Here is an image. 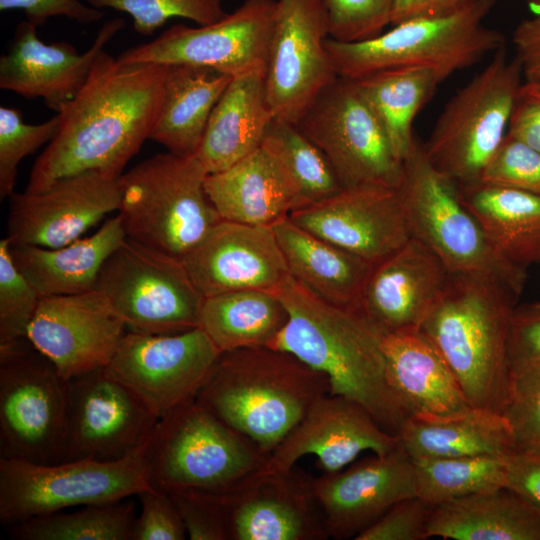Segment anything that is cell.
Masks as SVG:
<instances>
[{
	"label": "cell",
	"mask_w": 540,
	"mask_h": 540,
	"mask_svg": "<svg viewBox=\"0 0 540 540\" xmlns=\"http://www.w3.org/2000/svg\"><path fill=\"white\" fill-rule=\"evenodd\" d=\"M207 175L195 155L168 151L123 173L118 215L126 237L181 260L222 220Z\"/></svg>",
	"instance_id": "obj_6"
},
{
	"label": "cell",
	"mask_w": 540,
	"mask_h": 540,
	"mask_svg": "<svg viewBox=\"0 0 540 540\" xmlns=\"http://www.w3.org/2000/svg\"><path fill=\"white\" fill-rule=\"evenodd\" d=\"M168 67L124 63L100 52L80 91L56 113V134L35 161L24 191L42 192L88 171L121 176L149 139Z\"/></svg>",
	"instance_id": "obj_1"
},
{
	"label": "cell",
	"mask_w": 540,
	"mask_h": 540,
	"mask_svg": "<svg viewBox=\"0 0 540 540\" xmlns=\"http://www.w3.org/2000/svg\"><path fill=\"white\" fill-rule=\"evenodd\" d=\"M96 289L128 331L175 334L200 325L205 297L182 260L127 237L104 263Z\"/></svg>",
	"instance_id": "obj_11"
},
{
	"label": "cell",
	"mask_w": 540,
	"mask_h": 540,
	"mask_svg": "<svg viewBox=\"0 0 540 540\" xmlns=\"http://www.w3.org/2000/svg\"><path fill=\"white\" fill-rule=\"evenodd\" d=\"M69 381L29 340L0 348V458L60 462Z\"/></svg>",
	"instance_id": "obj_12"
},
{
	"label": "cell",
	"mask_w": 540,
	"mask_h": 540,
	"mask_svg": "<svg viewBox=\"0 0 540 540\" xmlns=\"http://www.w3.org/2000/svg\"><path fill=\"white\" fill-rule=\"evenodd\" d=\"M412 459L491 456L516 452L506 419L497 410L468 406L442 415L408 416L397 433Z\"/></svg>",
	"instance_id": "obj_29"
},
{
	"label": "cell",
	"mask_w": 540,
	"mask_h": 540,
	"mask_svg": "<svg viewBox=\"0 0 540 540\" xmlns=\"http://www.w3.org/2000/svg\"><path fill=\"white\" fill-rule=\"evenodd\" d=\"M400 443V442H399ZM328 536L355 539L395 503L416 496L413 459L399 445L313 480Z\"/></svg>",
	"instance_id": "obj_23"
},
{
	"label": "cell",
	"mask_w": 540,
	"mask_h": 540,
	"mask_svg": "<svg viewBox=\"0 0 540 540\" xmlns=\"http://www.w3.org/2000/svg\"><path fill=\"white\" fill-rule=\"evenodd\" d=\"M310 475L255 472L229 489L211 492L228 540H323L329 538Z\"/></svg>",
	"instance_id": "obj_17"
},
{
	"label": "cell",
	"mask_w": 540,
	"mask_h": 540,
	"mask_svg": "<svg viewBox=\"0 0 540 540\" xmlns=\"http://www.w3.org/2000/svg\"><path fill=\"white\" fill-rule=\"evenodd\" d=\"M428 537L540 540V510L506 487L432 506Z\"/></svg>",
	"instance_id": "obj_32"
},
{
	"label": "cell",
	"mask_w": 540,
	"mask_h": 540,
	"mask_svg": "<svg viewBox=\"0 0 540 540\" xmlns=\"http://www.w3.org/2000/svg\"><path fill=\"white\" fill-rule=\"evenodd\" d=\"M275 11L276 0H245L213 23L173 25L117 58L124 63L201 66L232 77L265 69Z\"/></svg>",
	"instance_id": "obj_14"
},
{
	"label": "cell",
	"mask_w": 540,
	"mask_h": 540,
	"mask_svg": "<svg viewBox=\"0 0 540 540\" xmlns=\"http://www.w3.org/2000/svg\"><path fill=\"white\" fill-rule=\"evenodd\" d=\"M399 445L398 436L386 432L359 403L328 393L313 404L258 472H288L300 458L314 455L323 473H332L363 451L384 455Z\"/></svg>",
	"instance_id": "obj_22"
},
{
	"label": "cell",
	"mask_w": 540,
	"mask_h": 540,
	"mask_svg": "<svg viewBox=\"0 0 540 540\" xmlns=\"http://www.w3.org/2000/svg\"><path fill=\"white\" fill-rule=\"evenodd\" d=\"M261 146L288 185L292 212L319 203L343 188L323 152L296 124L274 119Z\"/></svg>",
	"instance_id": "obj_38"
},
{
	"label": "cell",
	"mask_w": 540,
	"mask_h": 540,
	"mask_svg": "<svg viewBox=\"0 0 540 540\" xmlns=\"http://www.w3.org/2000/svg\"><path fill=\"white\" fill-rule=\"evenodd\" d=\"M512 38L523 81L540 87V13L522 20Z\"/></svg>",
	"instance_id": "obj_54"
},
{
	"label": "cell",
	"mask_w": 540,
	"mask_h": 540,
	"mask_svg": "<svg viewBox=\"0 0 540 540\" xmlns=\"http://www.w3.org/2000/svg\"><path fill=\"white\" fill-rule=\"evenodd\" d=\"M416 496L434 506L506 486L507 457L413 459Z\"/></svg>",
	"instance_id": "obj_40"
},
{
	"label": "cell",
	"mask_w": 540,
	"mask_h": 540,
	"mask_svg": "<svg viewBox=\"0 0 540 540\" xmlns=\"http://www.w3.org/2000/svg\"><path fill=\"white\" fill-rule=\"evenodd\" d=\"M20 9L26 20L35 26L43 25L51 17L62 16L82 24L101 20V9L81 0H0V10Z\"/></svg>",
	"instance_id": "obj_51"
},
{
	"label": "cell",
	"mask_w": 540,
	"mask_h": 540,
	"mask_svg": "<svg viewBox=\"0 0 540 540\" xmlns=\"http://www.w3.org/2000/svg\"><path fill=\"white\" fill-rule=\"evenodd\" d=\"M273 120L265 69L234 76L210 114L195 156L208 174L221 172L260 148Z\"/></svg>",
	"instance_id": "obj_27"
},
{
	"label": "cell",
	"mask_w": 540,
	"mask_h": 540,
	"mask_svg": "<svg viewBox=\"0 0 540 540\" xmlns=\"http://www.w3.org/2000/svg\"><path fill=\"white\" fill-rule=\"evenodd\" d=\"M120 176L88 171L62 178L38 193H12L11 245L58 248L79 238L108 213L118 211Z\"/></svg>",
	"instance_id": "obj_21"
},
{
	"label": "cell",
	"mask_w": 540,
	"mask_h": 540,
	"mask_svg": "<svg viewBox=\"0 0 540 540\" xmlns=\"http://www.w3.org/2000/svg\"><path fill=\"white\" fill-rule=\"evenodd\" d=\"M205 190L222 220L272 226L293 210L288 185L262 146L231 167L208 174Z\"/></svg>",
	"instance_id": "obj_33"
},
{
	"label": "cell",
	"mask_w": 540,
	"mask_h": 540,
	"mask_svg": "<svg viewBox=\"0 0 540 540\" xmlns=\"http://www.w3.org/2000/svg\"><path fill=\"white\" fill-rule=\"evenodd\" d=\"M181 260L204 297L274 291L289 276L272 226L220 220Z\"/></svg>",
	"instance_id": "obj_24"
},
{
	"label": "cell",
	"mask_w": 540,
	"mask_h": 540,
	"mask_svg": "<svg viewBox=\"0 0 540 540\" xmlns=\"http://www.w3.org/2000/svg\"><path fill=\"white\" fill-rule=\"evenodd\" d=\"M136 505L131 500L82 506L9 526L18 540H132Z\"/></svg>",
	"instance_id": "obj_39"
},
{
	"label": "cell",
	"mask_w": 540,
	"mask_h": 540,
	"mask_svg": "<svg viewBox=\"0 0 540 540\" xmlns=\"http://www.w3.org/2000/svg\"><path fill=\"white\" fill-rule=\"evenodd\" d=\"M473 0H393L391 26L417 19L451 14Z\"/></svg>",
	"instance_id": "obj_55"
},
{
	"label": "cell",
	"mask_w": 540,
	"mask_h": 540,
	"mask_svg": "<svg viewBox=\"0 0 540 540\" xmlns=\"http://www.w3.org/2000/svg\"><path fill=\"white\" fill-rule=\"evenodd\" d=\"M329 391L323 373L262 346L220 353L196 399L269 456Z\"/></svg>",
	"instance_id": "obj_3"
},
{
	"label": "cell",
	"mask_w": 540,
	"mask_h": 540,
	"mask_svg": "<svg viewBox=\"0 0 540 540\" xmlns=\"http://www.w3.org/2000/svg\"><path fill=\"white\" fill-rule=\"evenodd\" d=\"M306 231L375 265L405 245L412 232L399 188L358 185L293 211Z\"/></svg>",
	"instance_id": "obj_20"
},
{
	"label": "cell",
	"mask_w": 540,
	"mask_h": 540,
	"mask_svg": "<svg viewBox=\"0 0 540 540\" xmlns=\"http://www.w3.org/2000/svg\"><path fill=\"white\" fill-rule=\"evenodd\" d=\"M232 76L192 65L168 67L149 139L177 155H195L210 114Z\"/></svg>",
	"instance_id": "obj_35"
},
{
	"label": "cell",
	"mask_w": 540,
	"mask_h": 540,
	"mask_svg": "<svg viewBox=\"0 0 540 540\" xmlns=\"http://www.w3.org/2000/svg\"><path fill=\"white\" fill-rule=\"evenodd\" d=\"M388 380L408 415H442L471 406L448 364L420 330L384 335Z\"/></svg>",
	"instance_id": "obj_28"
},
{
	"label": "cell",
	"mask_w": 540,
	"mask_h": 540,
	"mask_svg": "<svg viewBox=\"0 0 540 540\" xmlns=\"http://www.w3.org/2000/svg\"><path fill=\"white\" fill-rule=\"evenodd\" d=\"M444 78L434 70L398 68L354 80L381 123L393 151L404 161L415 144V117Z\"/></svg>",
	"instance_id": "obj_37"
},
{
	"label": "cell",
	"mask_w": 540,
	"mask_h": 540,
	"mask_svg": "<svg viewBox=\"0 0 540 540\" xmlns=\"http://www.w3.org/2000/svg\"><path fill=\"white\" fill-rule=\"evenodd\" d=\"M493 249L525 269L540 260V195L483 182L458 186Z\"/></svg>",
	"instance_id": "obj_34"
},
{
	"label": "cell",
	"mask_w": 540,
	"mask_h": 540,
	"mask_svg": "<svg viewBox=\"0 0 540 540\" xmlns=\"http://www.w3.org/2000/svg\"><path fill=\"white\" fill-rule=\"evenodd\" d=\"M323 152L343 188H399L403 162L354 80L338 76L296 124Z\"/></svg>",
	"instance_id": "obj_13"
},
{
	"label": "cell",
	"mask_w": 540,
	"mask_h": 540,
	"mask_svg": "<svg viewBox=\"0 0 540 540\" xmlns=\"http://www.w3.org/2000/svg\"><path fill=\"white\" fill-rule=\"evenodd\" d=\"M412 236L427 245L451 274L490 279L519 298L525 269L502 258L462 203L458 186L439 172L418 143L403 161L399 187Z\"/></svg>",
	"instance_id": "obj_8"
},
{
	"label": "cell",
	"mask_w": 540,
	"mask_h": 540,
	"mask_svg": "<svg viewBox=\"0 0 540 540\" xmlns=\"http://www.w3.org/2000/svg\"><path fill=\"white\" fill-rule=\"evenodd\" d=\"M125 239L117 214L88 237L58 248L11 245V255L41 296L69 295L96 289L104 263Z\"/></svg>",
	"instance_id": "obj_30"
},
{
	"label": "cell",
	"mask_w": 540,
	"mask_h": 540,
	"mask_svg": "<svg viewBox=\"0 0 540 540\" xmlns=\"http://www.w3.org/2000/svg\"><path fill=\"white\" fill-rule=\"evenodd\" d=\"M509 369L540 362V303L515 306L510 320Z\"/></svg>",
	"instance_id": "obj_50"
},
{
	"label": "cell",
	"mask_w": 540,
	"mask_h": 540,
	"mask_svg": "<svg viewBox=\"0 0 540 540\" xmlns=\"http://www.w3.org/2000/svg\"><path fill=\"white\" fill-rule=\"evenodd\" d=\"M141 512L136 517L132 540H183L186 530L168 492L150 488L137 495Z\"/></svg>",
	"instance_id": "obj_48"
},
{
	"label": "cell",
	"mask_w": 540,
	"mask_h": 540,
	"mask_svg": "<svg viewBox=\"0 0 540 540\" xmlns=\"http://www.w3.org/2000/svg\"><path fill=\"white\" fill-rule=\"evenodd\" d=\"M274 292L289 319L269 347L323 373L330 394L359 403L386 432L397 435L409 415L388 380L384 334L357 308L328 303L290 274Z\"/></svg>",
	"instance_id": "obj_2"
},
{
	"label": "cell",
	"mask_w": 540,
	"mask_h": 540,
	"mask_svg": "<svg viewBox=\"0 0 540 540\" xmlns=\"http://www.w3.org/2000/svg\"><path fill=\"white\" fill-rule=\"evenodd\" d=\"M190 540H228L221 511L211 492H169Z\"/></svg>",
	"instance_id": "obj_49"
},
{
	"label": "cell",
	"mask_w": 540,
	"mask_h": 540,
	"mask_svg": "<svg viewBox=\"0 0 540 540\" xmlns=\"http://www.w3.org/2000/svg\"><path fill=\"white\" fill-rule=\"evenodd\" d=\"M268 456L196 398L158 419L147 449L152 488L223 491L257 472Z\"/></svg>",
	"instance_id": "obj_7"
},
{
	"label": "cell",
	"mask_w": 540,
	"mask_h": 540,
	"mask_svg": "<svg viewBox=\"0 0 540 540\" xmlns=\"http://www.w3.org/2000/svg\"><path fill=\"white\" fill-rule=\"evenodd\" d=\"M507 134L540 153V87L522 82L509 119Z\"/></svg>",
	"instance_id": "obj_52"
},
{
	"label": "cell",
	"mask_w": 540,
	"mask_h": 540,
	"mask_svg": "<svg viewBox=\"0 0 540 540\" xmlns=\"http://www.w3.org/2000/svg\"><path fill=\"white\" fill-rule=\"evenodd\" d=\"M220 353L201 327L175 334L127 331L106 369L160 419L197 397Z\"/></svg>",
	"instance_id": "obj_16"
},
{
	"label": "cell",
	"mask_w": 540,
	"mask_h": 540,
	"mask_svg": "<svg viewBox=\"0 0 540 540\" xmlns=\"http://www.w3.org/2000/svg\"><path fill=\"white\" fill-rule=\"evenodd\" d=\"M499 412L516 452L540 453V362L509 369Z\"/></svg>",
	"instance_id": "obj_41"
},
{
	"label": "cell",
	"mask_w": 540,
	"mask_h": 540,
	"mask_svg": "<svg viewBox=\"0 0 540 540\" xmlns=\"http://www.w3.org/2000/svg\"><path fill=\"white\" fill-rule=\"evenodd\" d=\"M58 115L38 123L23 121L20 111L0 107V197L14 193L19 163L42 145L48 144L56 134Z\"/></svg>",
	"instance_id": "obj_43"
},
{
	"label": "cell",
	"mask_w": 540,
	"mask_h": 540,
	"mask_svg": "<svg viewBox=\"0 0 540 540\" xmlns=\"http://www.w3.org/2000/svg\"><path fill=\"white\" fill-rule=\"evenodd\" d=\"M272 229L290 276L328 303L357 308L372 264L306 231L289 216Z\"/></svg>",
	"instance_id": "obj_31"
},
{
	"label": "cell",
	"mask_w": 540,
	"mask_h": 540,
	"mask_svg": "<svg viewBox=\"0 0 540 540\" xmlns=\"http://www.w3.org/2000/svg\"><path fill=\"white\" fill-rule=\"evenodd\" d=\"M124 25L121 18L107 21L91 46L79 53L67 42L41 41L37 26L21 22L0 58V88L28 99L40 98L58 113L77 95L96 57Z\"/></svg>",
	"instance_id": "obj_25"
},
{
	"label": "cell",
	"mask_w": 540,
	"mask_h": 540,
	"mask_svg": "<svg viewBox=\"0 0 540 540\" xmlns=\"http://www.w3.org/2000/svg\"><path fill=\"white\" fill-rule=\"evenodd\" d=\"M127 327L98 289L42 296L27 338L66 380L106 368Z\"/></svg>",
	"instance_id": "obj_19"
},
{
	"label": "cell",
	"mask_w": 540,
	"mask_h": 540,
	"mask_svg": "<svg viewBox=\"0 0 540 540\" xmlns=\"http://www.w3.org/2000/svg\"><path fill=\"white\" fill-rule=\"evenodd\" d=\"M149 441L115 460L35 463L0 458L1 524L11 526L71 507L117 502L152 488L147 470Z\"/></svg>",
	"instance_id": "obj_9"
},
{
	"label": "cell",
	"mask_w": 540,
	"mask_h": 540,
	"mask_svg": "<svg viewBox=\"0 0 540 540\" xmlns=\"http://www.w3.org/2000/svg\"><path fill=\"white\" fill-rule=\"evenodd\" d=\"M532 14L540 13V0H525Z\"/></svg>",
	"instance_id": "obj_56"
},
{
	"label": "cell",
	"mask_w": 540,
	"mask_h": 540,
	"mask_svg": "<svg viewBox=\"0 0 540 540\" xmlns=\"http://www.w3.org/2000/svg\"><path fill=\"white\" fill-rule=\"evenodd\" d=\"M68 381L67 423L60 462L119 459L150 438L158 419L106 368Z\"/></svg>",
	"instance_id": "obj_18"
},
{
	"label": "cell",
	"mask_w": 540,
	"mask_h": 540,
	"mask_svg": "<svg viewBox=\"0 0 540 540\" xmlns=\"http://www.w3.org/2000/svg\"><path fill=\"white\" fill-rule=\"evenodd\" d=\"M523 82L505 45L448 101L423 147L430 163L457 186L480 181L502 143Z\"/></svg>",
	"instance_id": "obj_10"
},
{
	"label": "cell",
	"mask_w": 540,
	"mask_h": 540,
	"mask_svg": "<svg viewBox=\"0 0 540 540\" xmlns=\"http://www.w3.org/2000/svg\"><path fill=\"white\" fill-rule=\"evenodd\" d=\"M329 37L339 42L374 38L391 24L393 0H322Z\"/></svg>",
	"instance_id": "obj_45"
},
{
	"label": "cell",
	"mask_w": 540,
	"mask_h": 540,
	"mask_svg": "<svg viewBox=\"0 0 540 540\" xmlns=\"http://www.w3.org/2000/svg\"><path fill=\"white\" fill-rule=\"evenodd\" d=\"M98 8H110L127 13L134 29L151 36L168 20L178 17L206 25L221 19L226 13L222 0H84Z\"/></svg>",
	"instance_id": "obj_44"
},
{
	"label": "cell",
	"mask_w": 540,
	"mask_h": 540,
	"mask_svg": "<svg viewBox=\"0 0 540 540\" xmlns=\"http://www.w3.org/2000/svg\"><path fill=\"white\" fill-rule=\"evenodd\" d=\"M41 295L19 271L8 237L0 240V348L27 340Z\"/></svg>",
	"instance_id": "obj_42"
},
{
	"label": "cell",
	"mask_w": 540,
	"mask_h": 540,
	"mask_svg": "<svg viewBox=\"0 0 540 540\" xmlns=\"http://www.w3.org/2000/svg\"><path fill=\"white\" fill-rule=\"evenodd\" d=\"M517 300L490 279L450 273L420 327L471 406L500 410L509 374L510 320Z\"/></svg>",
	"instance_id": "obj_4"
},
{
	"label": "cell",
	"mask_w": 540,
	"mask_h": 540,
	"mask_svg": "<svg viewBox=\"0 0 540 540\" xmlns=\"http://www.w3.org/2000/svg\"><path fill=\"white\" fill-rule=\"evenodd\" d=\"M495 4L473 0L451 14L407 20L359 42L329 37L326 49L337 75L347 79L398 68L431 69L446 79L505 45L504 36L484 23Z\"/></svg>",
	"instance_id": "obj_5"
},
{
	"label": "cell",
	"mask_w": 540,
	"mask_h": 540,
	"mask_svg": "<svg viewBox=\"0 0 540 540\" xmlns=\"http://www.w3.org/2000/svg\"><path fill=\"white\" fill-rule=\"evenodd\" d=\"M480 182L540 195V153L506 133Z\"/></svg>",
	"instance_id": "obj_46"
},
{
	"label": "cell",
	"mask_w": 540,
	"mask_h": 540,
	"mask_svg": "<svg viewBox=\"0 0 540 540\" xmlns=\"http://www.w3.org/2000/svg\"><path fill=\"white\" fill-rule=\"evenodd\" d=\"M328 16L322 0H276L265 68L274 119L297 124L338 77L326 49Z\"/></svg>",
	"instance_id": "obj_15"
},
{
	"label": "cell",
	"mask_w": 540,
	"mask_h": 540,
	"mask_svg": "<svg viewBox=\"0 0 540 540\" xmlns=\"http://www.w3.org/2000/svg\"><path fill=\"white\" fill-rule=\"evenodd\" d=\"M289 313L274 291L247 289L205 297L200 325L222 353L270 346Z\"/></svg>",
	"instance_id": "obj_36"
},
{
	"label": "cell",
	"mask_w": 540,
	"mask_h": 540,
	"mask_svg": "<svg viewBox=\"0 0 540 540\" xmlns=\"http://www.w3.org/2000/svg\"><path fill=\"white\" fill-rule=\"evenodd\" d=\"M432 505L417 496L391 506L380 518L355 537V540H424Z\"/></svg>",
	"instance_id": "obj_47"
},
{
	"label": "cell",
	"mask_w": 540,
	"mask_h": 540,
	"mask_svg": "<svg viewBox=\"0 0 540 540\" xmlns=\"http://www.w3.org/2000/svg\"><path fill=\"white\" fill-rule=\"evenodd\" d=\"M505 487L540 510V453L514 452L507 456Z\"/></svg>",
	"instance_id": "obj_53"
},
{
	"label": "cell",
	"mask_w": 540,
	"mask_h": 540,
	"mask_svg": "<svg viewBox=\"0 0 540 540\" xmlns=\"http://www.w3.org/2000/svg\"><path fill=\"white\" fill-rule=\"evenodd\" d=\"M450 272L423 242L412 238L373 265L357 309L384 335L420 329Z\"/></svg>",
	"instance_id": "obj_26"
}]
</instances>
